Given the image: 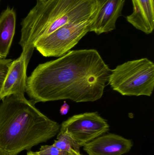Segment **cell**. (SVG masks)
Returning a JSON list of instances; mask_svg holds the SVG:
<instances>
[{"instance_id": "obj_1", "label": "cell", "mask_w": 154, "mask_h": 155, "mask_svg": "<svg viewBox=\"0 0 154 155\" xmlns=\"http://www.w3.org/2000/svg\"><path fill=\"white\" fill-rule=\"evenodd\" d=\"M111 72L97 50L70 51L38 65L27 77L25 92L35 104L63 99L95 102L103 96Z\"/></svg>"}, {"instance_id": "obj_2", "label": "cell", "mask_w": 154, "mask_h": 155, "mask_svg": "<svg viewBox=\"0 0 154 155\" xmlns=\"http://www.w3.org/2000/svg\"><path fill=\"white\" fill-rule=\"evenodd\" d=\"M58 123L42 113L24 95L0 101V155H18L58 134Z\"/></svg>"}, {"instance_id": "obj_3", "label": "cell", "mask_w": 154, "mask_h": 155, "mask_svg": "<svg viewBox=\"0 0 154 155\" xmlns=\"http://www.w3.org/2000/svg\"><path fill=\"white\" fill-rule=\"evenodd\" d=\"M98 6V0H37L21 22V54L29 63L39 39L65 25L92 19Z\"/></svg>"}, {"instance_id": "obj_4", "label": "cell", "mask_w": 154, "mask_h": 155, "mask_svg": "<svg viewBox=\"0 0 154 155\" xmlns=\"http://www.w3.org/2000/svg\"><path fill=\"white\" fill-rule=\"evenodd\" d=\"M111 88L123 96H151L154 87V64L147 58L129 61L111 70Z\"/></svg>"}, {"instance_id": "obj_5", "label": "cell", "mask_w": 154, "mask_h": 155, "mask_svg": "<svg viewBox=\"0 0 154 155\" xmlns=\"http://www.w3.org/2000/svg\"><path fill=\"white\" fill-rule=\"evenodd\" d=\"M92 18L60 27L52 33L39 39L34 44L35 49L45 57H60L65 55L90 32Z\"/></svg>"}, {"instance_id": "obj_6", "label": "cell", "mask_w": 154, "mask_h": 155, "mask_svg": "<svg viewBox=\"0 0 154 155\" xmlns=\"http://www.w3.org/2000/svg\"><path fill=\"white\" fill-rule=\"evenodd\" d=\"M109 126L97 112L75 115L63 122L60 131L70 135L80 147L108 132Z\"/></svg>"}, {"instance_id": "obj_7", "label": "cell", "mask_w": 154, "mask_h": 155, "mask_svg": "<svg viewBox=\"0 0 154 155\" xmlns=\"http://www.w3.org/2000/svg\"><path fill=\"white\" fill-rule=\"evenodd\" d=\"M125 0H98V6L90 26V32L97 35L109 32L116 28V24Z\"/></svg>"}, {"instance_id": "obj_8", "label": "cell", "mask_w": 154, "mask_h": 155, "mask_svg": "<svg viewBox=\"0 0 154 155\" xmlns=\"http://www.w3.org/2000/svg\"><path fill=\"white\" fill-rule=\"evenodd\" d=\"M133 146L131 140L109 134L97 137L83 147L88 155H122L128 153Z\"/></svg>"}, {"instance_id": "obj_9", "label": "cell", "mask_w": 154, "mask_h": 155, "mask_svg": "<svg viewBox=\"0 0 154 155\" xmlns=\"http://www.w3.org/2000/svg\"><path fill=\"white\" fill-rule=\"evenodd\" d=\"M28 64L21 54L18 59L13 61L2 86L0 100L12 95H24Z\"/></svg>"}, {"instance_id": "obj_10", "label": "cell", "mask_w": 154, "mask_h": 155, "mask_svg": "<svg viewBox=\"0 0 154 155\" xmlns=\"http://www.w3.org/2000/svg\"><path fill=\"white\" fill-rule=\"evenodd\" d=\"M133 12L127 21L137 30L147 35L154 29V0H132Z\"/></svg>"}, {"instance_id": "obj_11", "label": "cell", "mask_w": 154, "mask_h": 155, "mask_svg": "<svg viewBox=\"0 0 154 155\" xmlns=\"http://www.w3.org/2000/svg\"><path fill=\"white\" fill-rule=\"evenodd\" d=\"M16 13L8 6L0 15V54L5 59L11 46L16 26Z\"/></svg>"}, {"instance_id": "obj_12", "label": "cell", "mask_w": 154, "mask_h": 155, "mask_svg": "<svg viewBox=\"0 0 154 155\" xmlns=\"http://www.w3.org/2000/svg\"><path fill=\"white\" fill-rule=\"evenodd\" d=\"M53 145L58 149L67 153H69L71 149L80 153V146L70 135L65 132L59 131L57 135V139Z\"/></svg>"}, {"instance_id": "obj_13", "label": "cell", "mask_w": 154, "mask_h": 155, "mask_svg": "<svg viewBox=\"0 0 154 155\" xmlns=\"http://www.w3.org/2000/svg\"><path fill=\"white\" fill-rule=\"evenodd\" d=\"M36 153L38 155H68V153L58 149L53 144L42 146Z\"/></svg>"}, {"instance_id": "obj_14", "label": "cell", "mask_w": 154, "mask_h": 155, "mask_svg": "<svg viewBox=\"0 0 154 155\" xmlns=\"http://www.w3.org/2000/svg\"><path fill=\"white\" fill-rule=\"evenodd\" d=\"M12 61L11 59H0V92L5 78Z\"/></svg>"}, {"instance_id": "obj_15", "label": "cell", "mask_w": 154, "mask_h": 155, "mask_svg": "<svg viewBox=\"0 0 154 155\" xmlns=\"http://www.w3.org/2000/svg\"><path fill=\"white\" fill-rule=\"evenodd\" d=\"M69 110L70 106L66 103V101H64V104L61 106L60 109V113L62 115H65L68 113Z\"/></svg>"}, {"instance_id": "obj_16", "label": "cell", "mask_w": 154, "mask_h": 155, "mask_svg": "<svg viewBox=\"0 0 154 155\" xmlns=\"http://www.w3.org/2000/svg\"><path fill=\"white\" fill-rule=\"evenodd\" d=\"M68 155H82L80 153H77L74 150L71 149L69 153H68Z\"/></svg>"}, {"instance_id": "obj_17", "label": "cell", "mask_w": 154, "mask_h": 155, "mask_svg": "<svg viewBox=\"0 0 154 155\" xmlns=\"http://www.w3.org/2000/svg\"><path fill=\"white\" fill-rule=\"evenodd\" d=\"M27 155H38L36 153V152H32V151H29L27 153Z\"/></svg>"}, {"instance_id": "obj_18", "label": "cell", "mask_w": 154, "mask_h": 155, "mask_svg": "<svg viewBox=\"0 0 154 155\" xmlns=\"http://www.w3.org/2000/svg\"><path fill=\"white\" fill-rule=\"evenodd\" d=\"M3 59V58H2V56H1V54H0V59Z\"/></svg>"}, {"instance_id": "obj_19", "label": "cell", "mask_w": 154, "mask_h": 155, "mask_svg": "<svg viewBox=\"0 0 154 155\" xmlns=\"http://www.w3.org/2000/svg\"><path fill=\"white\" fill-rule=\"evenodd\" d=\"M38 1H46V0H38Z\"/></svg>"}, {"instance_id": "obj_20", "label": "cell", "mask_w": 154, "mask_h": 155, "mask_svg": "<svg viewBox=\"0 0 154 155\" xmlns=\"http://www.w3.org/2000/svg\"><path fill=\"white\" fill-rule=\"evenodd\" d=\"M0 1H1V0H0Z\"/></svg>"}, {"instance_id": "obj_21", "label": "cell", "mask_w": 154, "mask_h": 155, "mask_svg": "<svg viewBox=\"0 0 154 155\" xmlns=\"http://www.w3.org/2000/svg\"><path fill=\"white\" fill-rule=\"evenodd\" d=\"M0 101H1V100H0Z\"/></svg>"}]
</instances>
